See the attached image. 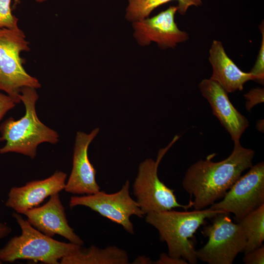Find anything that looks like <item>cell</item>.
<instances>
[{
  "label": "cell",
  "instance_id": "cell-9",
  "mask_svg": "<svg viewBox=\"0 0 264 264\" xmlns=\"http://www.w3.org/2000/svg\"><path fill=\"white\" fill-rule=\"evenodd\" d=\"M129 180H127L121 189L113 194H107L100 190L95 193L83 196H72L69 206L72 208L82 205L88 207L102 216L121 225L129 233L134 234V227L130 220L132 216L143 218L145 216L139 206L130 194Z\"/></svg>",
  "mask_w": 264,
  "mask_h": 264
},
{
  "label": "cell",
  "instance_id": "cell-14",
  "mask_svg": "<svg viewBox=\"0 0 264 264\" xmlns=\"http://www.w3.org/2000/svg\"><path fill=\"white\" fill-rule=\"evenodd\" d=\"M202 96L207 100L213 114L229 133L232 140L240 141L249 126L248 119L233 106L227 92L210 79L202 80L198 85Z\"/></svg>",
  "mask_w": 264,
  "mask_h": 264
},
{
  "label": "cell",
  "instance_id": "cell-17",
  "mask_svg": "<svg viewBox=\"0 0 264 264\" xmlns=\"http://www.w3.org/2000/svg\"><path fill=\"white\" fill-rule=\"evenodd\" d=\"M125 18L130 22L149 17L151 13L159 6L173 0H127ZM178 2L177 12L184 15L191 6H198L202 0H176Z\"/></svg>",
  "mask_w": 264,
  "mask_h": 264
},
{
  "label": "cell",
  "instance_id": "cell-20",
  "mask_svg": "<svg viewBox=\"0 0 264 264\" xmlns=\"http://www.w3.org/2000/svg\"><path fill=\"white\" fill-rule=\"evenodd\" d=\"M263 22L259 27L262 35L261 45L255 64L249 72L256 81L261 84L264 82V27Z\"/></svg>",
  "mask_w": 264,
  "mask_h": 264
},
{
  "label": "cell",
  "instance_id": "cell-4",
  "mask_svg": "<svg viewBox=\"0 0 264 264\" xmlns=\"http://www.w3.org/2000/svg\"><path fill=\"white\" fill-rule=\"evenodd\" d=\"M12 216L21 229V234L12 238L0 249L2 262L12 263L18 260H29L47 264H59L63 257L72 254L82 246L55 240L33 227L16 212Z\"/></svg>",
  "mask_w": 264,
  "mask_h": 264
},
{
  "label": "cell",
  "instance_id": "cell-8",
  "mask_svg": "<svg viewBox=\"0 0 264 264\" xmlns=\"http://www.w3.org/2000/svg\"><path fill=\"white\" fill-rule=\"evenodd\" d=\"M222 199L210 208L233 214L237 223L264 204V162L252 165L247 173L235 181Z\"/></svg>",
  "mask_w": 264,
  "mask_h": 264
},
{
  "label": "cell",
  "instance_id": "cell-29",
  "mask_svg": "<svg viewBox=\"0 0 264 264\" xmlns=\"http://www.w3.org/2000/svg\"></svg>",
  "mask_w": 264,
  "mask_h": 264
},
{
  "label": "cell",
  "instance_id": "cell-23",
  "mask_svg": "<svg viewBox=\"0 0 264 264\" xmlns=\"http://www.w3.org/2000/svg\"><path fill=\"white\" fill-rule=\"evenodd\" d=\"M16 105V103L9 96L0 92V121Z\"/></svg>",
  "mask_w": 264,
  "mask_h": 264
},
{
  "label": "cell",
  "instance_id": "cell-18",
  "mask_svg": "<svg viewBox=\"0 0 264 264\" xmlns=\"http://www.w3.org/2000/svg\"><path fill=\"white\" fill-rule=\"evenodd\" d=\"M246 240L244 254L261 246L264 241V204L238 222Z\"/></svg>",
  "mask_w": 264,
  "mask_h": 264
},
{
  "label": "cell",
  "instance_id": "cell-21",
  "mask_svg": "<svg viewBox=\"0 0 264 264\" xmlns=\"http://www.w3.org/2000/svg\"><path fill=\"white\" fill-rule=\"evenodd\" d=\"M246 99L245 108L248 111L256 105L264 101V89L257 88L251 89L244 95Z\"/></svg>",
  "mask_w": 264,
  "mask_h": 264
},
{
  "label": "cell",
  "instance_id": "cell-6",
  "mask_svg": "<svg viewBox=\"0 0 264 264\" xmlns=\"http://www.w3.org/2000/svg\"><path fill=\"white\" fill-rule=\"evenodd\" d=\"M178 138L177 135L175 136L167 147L161 149L156 160L146 159L139 165L138 174L133 185V192L136 201L145 215L176 208L187 210L193 206L192 201L188 205L179 203L173 190L162 182L157 175L158 167L161 159Z\"/></svg>",
  "mask_w": 264,
  "mask_h": 264
},
{
  "label": "cell",
  "instance_id": "cell-3",
  "mask_svg": "<svg viewBox=\"0 0 264 264\" xmlns=\"http://www.w3.org/2000/svg\"><path fill=\"white\" fill-rule=\"evenodd\" d=\"M20 98L24 105L25 114L17 120L10 117L0 125V141L6 142L0 148V154L16 153L34 159L40 144H55L59 141V135L39 119L35 108L39 98L36 88H23Z\"/></svg>",
  "mask_w": 264,
  "mask_h": 264
},
{
  "label": "cell",
  "instance_id": "cell-13",
  "mask_svg": "<svg viewBox=\"0 0 264 264\" xmlns=\"http://www.w3.org/2000/svg\"><path fill=\"white\" fill-rule=\"evenodd\" d=\"M66 177V173L56 171L44 179L29 181L21 187H13L8 192L5 205L23 214L38 206L47 197L64 190Z\"/></svg>",
  "mask_w": 264,
  "mask_h": 264
},
{
  "label": "cell",
  "instance_id": "cell-24",
  "mask_svg": "<svg viewBox=\"0 0 264 264\" xmlns=\"http://www.w3.org/2000/svg\"><path fill=\"white\" fill-rule=\"evenodd\" d=\"M156 264H188V263L182 258H174L165 253H161L159 259L154 262Z\"/></svg>",
  "mask_w": 264,
  "mask_h": 264
},
{
  "label": "cell",
  "instance_id": "cell-22",
  "mask_svg": "<svg viewBox=\"0 0 264 264\" xmlns=\"http://www.w3.org/2000/svg\"><path fill=\"white\" fill-rule=\"evenodd\" d=\"M243 262L245 264H264V245L244 254Z\"/></svg>",
  "mask_w": 264,
  "mask_h": 264
},
{
  "label": "cell",
  "instance_id": "cell-25",
  "mask_svg": "<svg viewBox=\"0 0 264 264\" xmlns=\"http://www.w3.org/2000/svg\"><path fill=\"white\" fill-rule=\"evenodd\" d=\"M11 231L12 229L10 226L0 221V239L7 236Z\"/></svg>",
  "mask_w": 264,
  "mask_h": 264
},
{
  "label": "cell",
  "instance_id": "cell-27",
  "mask_svg": "<svg viewBox=\"0 0 264 264\" xmlns=\"http://www.w3.org/2000/svg\"><path fill=\"white\" fill-rule=\"evenodd\" d=\"M264 125V120H258L256 124V128L260 132H263Z\"/></svg>",
  "mask_w": 264,
  "mask_h": 264
},
{
  "label": "cell",
  "instance_id": "cell-11",
  "mask_svg": "<svg viewBox=\"0 0 264 264\" xmlns=\"http://www.w3.org/2000/svg\"><path fill=\"white\" fill-rule=\"evenodd\" d=\"M99 131V128H95L88 134L77 132L72 168L66 183L64 189L66 192L75 195H90L100 190L95 179L96 171L90 162L88 155V146Z\"/></svg>",
  "mask_w": 264,
  "mask_h": 264
},
{
  "label": "cell",
  "instance_id": "cell-19",
  "mask_svg": "<svg viewBox=\"0 0 264 264\" xmlns=\"http://www.w3.org/2000/svg\"><path fill=\"white\" fill-rule=\"evenodd\" d=\"M11 0H0V29L19 28L18 19L12 14Z\"/></svg>",
  "mask_w": 264,
  "mask_h": 264
},
{
  "label": "cell",
  "instance_id": "cell-12",
  "mask_svg": "<svg viewBox=\"0 0 264 264\" xmlns=\"http://www.w3.org/2000/svg\"><path fill=\"white\" fill-rule=\"evenodd\" d=\"M22 214L26 216V220L33 227L50 237L59 235L71 243L81 246L84 243L68 225L59 193L50 196L43 205L29 209Z\"/></svg>",
  "mask_w": 264,
  "mask_h": 264
},
{
  "label": "cell",
  "instance_id": "cell-1",
  "mask_svg": "<svg viewBox=\"0 0 264 264\" xmlns=\"http://www.w3.org/2000/svg\"><path fill=\"white\" fill-rule=\"evenodd\" d=\"M232 152L225 159L213 162L211 154L187 169L182 180L183 188L194 197L193 206L201 210L222 199L242 173L253 165L255 152L234 142Z\"/></svg>",
  "mask_w": 264,
  "mask_h": 264
},
{
  "label": "cell",
  "instance_id": "cell-15",
  "mask_svg": "<svg viewBox=\"0 0 264 264\" xmlns=\"http://www.w3.org/2000/svg\"><path fill=\"white\" fill-rule=\"evenodd\" d=\"M209 52L208 59L213 68L210 79L217 83L227 93L242 90L246 82L254 81L250 72L242 71L229 57L220 41L214 40Z\"/></svg>",
  "mask_w": 264,
  "mask_h": 264
},
{
  "label": "cell",
  "instance_id": "cell-2",
  "mask_svg": "<svg viewBox=\"0 0 264 264\" xmlns=\"http://www.w3.org/2000/svg\"><path fill=\"white\" fill-rule=\"evenodd\" d=\"M221 213L227 212L210 208L183 212L170 210L148 213L145 220L158 231L160 240L166 243L168 255L196 264L198 260L193 242L194 233L205 224L206 219Z\"/></svg>",
  "mask_w": 264,
  "mask_h": 264
},
{
  "label": "cell",
  "instance_id": "cell-7",
  "mask_svg": "<svg viewBox=\"0 0 264 264\" xmlns=\"http://www.w3.org/2000/svg\"><path fill=\"white\" fill-rule=\"evenodd\" d=\"M229 215L218 214L212 224L203 228V234L208 240L196 250L198 260L209 264H232L237 255L243 252L245 237L239 223H234Z\"/></svg>",
  "mask_w": 264,
  "mask_h": 264
},
{
  "label": "cell",
  "instance_id": "cell-5",
  "mask_svg": "<svg viewBox=\"0 0 264 264\" xmlns=\"http://www.w3.org/2000/svg\"><path fill=\"white\" fill-rule=\"evenodd\" d=\"M20 28L0 29V91L5 92L16 103L24 87L41 88L38 80L28 74L21 58L22 51H28L29 43Z\"/></svg>",
  "mask_w": 264,
  "mask_h": 264
},
{
  "label": "cell",
  "instance_id": "cell-10",
  "mask_svg": "<svg viewBox=\"0 0 264 264\" xmlns=\"http://www.w3.org/2000/svg\"><path fill=\"white\" fill-rule=\"evenodd\" d=\"M176 11L177 6H171L152 18L132 22L133 35L138 44L145 46L154 42L165 49L187 41L188 33L180 30L175 21Z\"/></svg>",
  "mask_w": 264,
  "mask_h": 264
},
{
  "label": "cell",
  "instance_id": "cell-28",
  "mask_svg": "<svg viewBox=\"0 0 264 264\" xmlns=\"http://www.w3.org/2000/svg\"><path fill=\"white\" fill-rule=\"evenodd\" d=\"M37 2H43L47 0H35Z\"/></svg>",
  "mask_w": 264,
  "mask_h": 264
},
{
  "label": "cell",
  "instance_id": "cell-26",
  "mask_svg": "<svg viewBox=\"0 0 264 264\" xmlns=\"http://www.w3.org/2000/svg\"><path fill=\"white\" fill-rule=\"evenodd\" d=\"M132 264H154V262L145 256H139L135 259Z\"/></svg>",
  "mask_w": 264,
  "mask_h": 264
},
{
  "label": "cell",
  "instance_id": "cell-16",
  "mask_svg": "<svg viewBox=\"0 0 264 264\" xmlns=\"http://www.w3.org/2000/svg\"><path fill=\"white\" fill-rule=\"evenodd\" d=\"M127 252L115 246L100 249L91 245L82 247L78 251L61 259V264H128L130 263Z\"/></svg>",
  "mask_w": 264,
  "mask_h": 264
}]
</instances>
